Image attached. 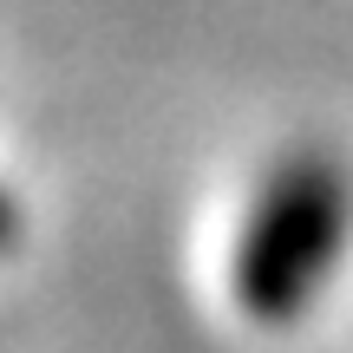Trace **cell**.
I'll use <instances>...</instances> for the list:
<instances>
[{"mask_svg": "<svg viewBox=\"0 0 353 353\" xmlns=\"http://www.w3.org/2000/svg\"><path fill=\"white\" fill-rule=\"evenodd\" d=\"M20 236H26V203H20V190L0 176V262L20 249Z\"/></svg>", "mask_w": 353, "mask_h": 353, "instance_id": "obj_2", "label": "cell"}, {"mask_svg": "<svg viewBox=\"0 0 353 353\" xmlns=\"http://www.w3.org/2000/svg\"><path fill=\"white\" fill-rule=\"evenodd\" d=\"M353 268V151L288 138L249 176L223 242V301L255 334H294Z\"/></svg>", "mask_w": 353, "mask_h": 353, "instance_id": "obj_1", "label": "cell"}]
</instances>
